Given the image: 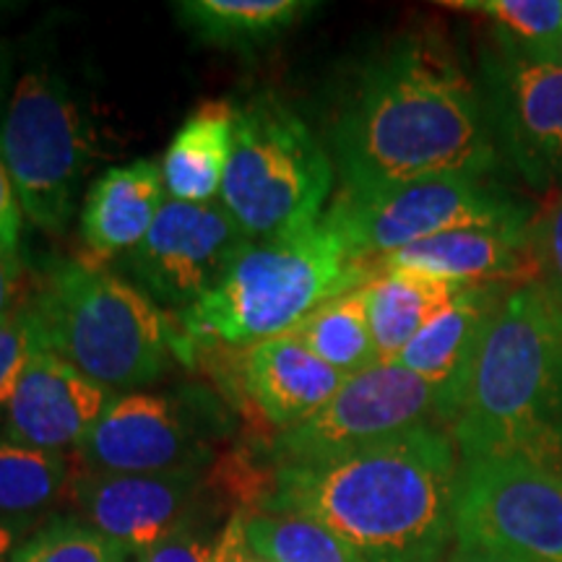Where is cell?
Instances as JSON below:
<instances>
[{
	"label": "cell",
	"mask_w": 562,
	"mask_h": 562,
	"mask_svg": "<svg viewBox=\"0 0 562 562\" xmlns=\"http://www.w3.org/2000/svg\"><path fill=\"white\" fill-rule=\"evenodd\" d=\"M344 193L435 175H487L497 161L487 104L435 40L406 37L368 63L334 123Z\"/></svg>",
	"instance_id": "obj_1"
},
{
	"label": "cell",
	"mask_w": 562,
	"mask_h": 562,
	"mask_svg": "<svg viewBox=\"0 0 562 562\" xmlns=\"http://www.w3.org/2000/svg\"><path fill=\"white\" fill-rule=\"evenodd\" d=\"M459 474L451 432L425 425L336 459L273 467L261 508L313 518L364 562H442Z\"/></svg>",
	"instance_id": "obj_2"
},
{
	"label": "cell",
	"mask_w": 562,
	"mask_h": 562,
	"mask_svg": "<svg viewBox=\"0 0 562 562\" xmlns=\"http://www.w3.org/2000/svg\"><path fill=\"white\" fill-rule=\"evenodd\" d=\"M461 461L524 459L562 472V328L542 284L505 294L451 422Z\"/></svg>",
	"instance_id": "obj_3"
},
{
	"label": "cell",
	"mask_w": 562,
	"mask_h": 562,
	"mask_svg": "<svg viewBox=\"0 0 562 562\" xmlns=\"http://www.w3.org/2000/svg\"><path fill=\"white\" fill-rule=\"evenodd\" d=\"M375 266L355 256L336 224L318 222L250 240L222 284L182 311L193 341L248 344L290 334L323 302L368 284Z\"/></svg>",
	"instance_id": "obj_4"
},
{
	"label": "cell",
	"mask_w": 562,
	"mask_h": 562,
	"mask_svg": "<svg viewBox=\"0 0 562 562\" xmlns=\"http://www.w3.org/2000/svg\"><path fill=\"white\" fill-rule=\"evenodd\" d=\"M42 347L110 391H131L165 372L172 331L136 284L100 266H53L26 302Z\"/></svg>",
	"instance_id": "obj_5"
},
{
	"label": "cell",
	"mask_w": 562,
	"mask_h": 562,
	"mask_svg": "<svg viewBox=\"0 0 562 562\" xmlns=\"http://www.w3.org/2000/svg\"><path fill=\"white\" fill-rule=\"evenodd\" d=\"M331 186V157L281 97L263 91L235 110L222 206L248 240L318 222Z\"/></svg>",
	"instance_id": "obj_6"
},
{
	"label": "cell",
	"mask_w": 562,
	"mask_h": 562,
	"mask_svg": "<svg viewBox=\"0 0 562 562\" xmlns=\"http://www.w3.org/2000/svg\"><path fill=\"white\" fill-rule=\"evenodd\" d=\"M0 157L34 227L60 235L74 220L89 131L60 76L26 70L0 123Z\"/></svg>",
	"instance_id": "obj_7"
},
{
	"label": "cell",
	"mask_w": 562,
	"mask_h": 562,
	"mask_svg": "<svg viewBox=\"0 0 562 562\" xmlns=\"http://www.w3.org/2000/svg\"><path fill=\"white\" fill-rule=\"evenodd\" d=\"M351 252L375 266L391 252L442 232L529 216L484 175H435L375 193H339L326 211Z\"/></svg>",
	"instance_id": "obj_8"
},
{
	"label": "cell",
	"mask_w": 562,
	"mask_h": 562,
	"mask_svg": "<svg viewBox=\"0 0 562 562\" xmlns=\"http://www.w3.org/2000/svg\"><path fill=\"white\" fill-rule=\"evenodd\" d=\"M456 542L524 562H562V472L524 459L461 461Z\"/></svg>",
	"instance_id": "obj_9"
},
{
	"label": "cell",
	"mask_w": 562,
	"mask_h": 562,
	"mask_svg": "<svg viewBox=\"0 0 562 562\" xmlns=\"http://www.w3.org/2000/svg\"><path fill=\"white\" fill-rule=\"evenodd\" d=\"M224 417L206 393H125L91 427L79 453L94 474L203 472Z\"/></svg>",
	"instance_id": "obj_10"
},
{
	"label": "cell",
	"mask_w": 562,
	"mask_h": 562,
	"mask_svg": "<svg viewBox=\"0 0 562 562\" xmlns=\"http://www.w3.org/2000/svg\"><path fill=\"white\" fill-rule=\"evenodd\" d=\"M435 422L440 412L432 385L402 364H372L347 378L313 417L277 432L269 456L273 467L326 461Z\"/></svg>",
	"instance_id": "obj_11"
},
{
	"label": "cell",
	"mask_w": 562,
	"mask_h": 562,
	"mask_svg": "<svg viewBox=\"0 0 562 562\" xmlns=\"http://www.w3.org/2000/svg\"><path fill=\"white\" fill-rule=\"evenodd\" d=\"M248 243L222 203L167 199L123 266L146 297L188 311L222 284Z\"/></svg>",
	"instance_id": "obj_12"
},
{
	"label": "cell",
	"mask_w": 562,
	"mask_h": 562,
	"mask_svg": "<svg viewBox=\"0 0 562 562\" xmlns=\"http://www.w3.org/2000/svg\"><path fill=\"white\" fill-rule=\"evenodd\" d=\"M501 45L484 68L492 133L533 191L562 193V63Z\"/></svg>",
	"instance_id": "obj_13"
},
{
	"label": "cell",
	"mask_w": 562,
	"mask_h": 562,
	"mask_svg": "<svg viewBox=\"0 0 562 562\" xmlns=\"http://www.w3.org/2000/svg\"><path fill=\"white\" fill-rule=\"evenodd\" d=\"M203 472L94 474L76 482L81 521L108 537L125 554L140 558L175 531L201 524Z\"/></svg>",
	"instance_id": "obj_14"
},
{
	"label": "cell",
	"mask_w": 562,
	"mask_h": 562,
	"mask_svg": "<svg viewBox=\"0 0 562 562\" xmlns=\"http://www.w3.org/2000/svg\"><path fill=\"white\" fill-rule=\"evenodd\" d=\"M112 402L110 389L42 347L13 391L0 438L37 451L66 453L74 446L81 448Z\"/></svg>",
	"instance_id": "obj_15"
},
{
	"label": "cell",
	"mask_w": 562,
	"mask_h": 562,
	"mask_svg": "<svg viewBox=\"0 0 562 562\" xmlns=\"http://www.w3.org/2000/svg\"><path fill=\"white\" fill-rule=\"evenodd\" d=\"M529 222L531 216H518L508 222L442 232L381 258L375 269H412L463 286L505 281L539 284Z\"/></svg>",
	"instance_id": "obj_16"
},
{
	"label": "cell",
	"mask_w": 562,
	"mask_h": 562,
	"mask_svg": "<svg viewBox=\"0 0 562 562\" xmlns=\"http://www.w3.org/2000/svg\"><path fill=\"white\" fill-rule=\"evenodd\" d=\"M503 284H472L406 347L396 362L438 393L442 425L451 427L487 326L503 302Z\"/></svg>",
	"instance_id": "obj_17"
},
{
	"label": "cell",
	"mask_w": 562,
	"mask_h": 562,
	"mask_svg": "<svg viewBox=\"0 0 562 562\" xmlns=\"http://www.w3.org/2000/svg\"><path fill=\"white\" fill-rule=\"evenodd\" d=\"M237 372L243 391L279 432L313 417L347 383L344 372L315 357L292 334L243 347Z\"/></svg>",
	"instance_id": "obj_18"
},
{
	"label": "cell",
	"mask_w": 562,
	"mask_h": 562,
	"mask_svg": "<svg viewBox=\"0 0 562 562\" xmlns=\"http://www.w3.org/2000/svg\"><path fill=\"white\" fill-rule=\"evenodd\" d=\"M161 167L149 159L112 167L91 182L81 211V235L97 258L125 256L149 235L165 206Z\"/></svg>",
	"instance_id": "obj_19"
},
{
	"label": "cell",
	"mask_w": 562,
	"mask_h": 562,
	"mask_svg": "<svg viewBox=\"0 0 562 562\" xmlns=\"http://www.w3.org/2000/svg\"><path fill=\"white\" fill-rule=\"evenodd\" d=\"M467 290L456 281L412 269H375L362 284L381 364L396 357Z\"/></svg>",
	"instance_id": "obj_20"
},
{
	"label": "cell",
	"mask_w": 562,
	"mask_h": 562,
	"mask_svg": "<svg viewBox=\"0 0 562 562\" xmlns=\"http://www.w3.org/2000/svg\"><path fill=\"white\" fill-rule=\"evenodd\" d=\"M235 138V108L224 100L201 102L175 133L161 159V180L170 199L182 203H214Z\"/></svg>",
	"instance_id": "obj_21"
},
{
	"label": "cell",
	"mask_w": 562,
	"mask_h": 562,
	"mask_svg": "<svg viewBox=\"0 0 562 562\" xmlns=\"http://www.w3.org/2000/svg\"><path fill=\"white\" fill-rule=\"evenodd\" d=\"M315 9L302 0H186L175 3L178 16L209 45L248 50L277 40L302 13Z\"/></svg>",
	"instance_id": "obj_22"
},
{
	"label": "cell",
	"mask_w": 562,
	"mask_h": 562,
	"mask_svg": "<svg viewBox=\"0 0 562 562\" xmlns=\"http://www.w3.org/2000/svg\"><path fill=\"white\" fill-rule=\"evenodd\" d=\"M290 334L347 378L370 370L372 364H381L362 286L323 302Z\"/></svg>",
	"instance_id": "obj_23"
},
{
	"label": "cell",
	"mask_w": 562,
	"mask_h": 562,
	"mask_svg": "<svg viewBox=\"0 0 562 562\" xmlns=\"http://www.w3.org/2000/svg\"><path fill=\"white\" fill-rule=\"evenodd\" d=\"M252 550L271 562H364L344 539L290 510H240Z\"/></svg>",
	"instance_id": "obj_24"
},
{
	"label": "cell",
	"mask_w": 562,
	"mask_h": 562,
	"mask_svg": "<svg viewBox=\"0 0 562 562\" xmlns=\"http://www.w3.org/2000/svg\"><path fill=\"white\" fill-rule=\"evenodd\" d=\"M68 484L66 453L37 451L0 438V516L40 518Z\"/></svg>",
	"instance_id": "obj_25"
},
{
	"label": "cell",
	"mask_w": 562,
	"mask_h": 562,
	"mask_svg": "<svg viewBox=\"0 0 562 562\" xmlns=\"http://www.w3.org/2000/svg\"><path fill=\"white\" fill-rule=\"evenodd\" d=\"M453 9L495 21L497 37L539 58L558 60L562 45V0H456Z\"/></svg>",
	"instance_id": "obj_26"
},
{
	"label": "cell",
	"mask_w": 562,
	"mask_h": 562,
	"mask_svg": "<svg viewBox=\"0 0 562 562\" xmlns=\"http://www.w3.org/2000/svg\"><path fill=\"white\" fill-rule=\"evenodd\" d=\"M121 547L76 518L58 516L40 526L9 562H125Z\"/></svg>",
	"instance_id": "obj_27"
},
{
	"label": "cell",
	"mask_w": 562,
	"mask_h": 562,
	"mask_svg": "<svg viewBox=\"0 0 562 562\" xmlns=\"http://www.w3.org/2000/svg\"><path fill=\"white\" fill-rule=\"evenodd\" d=\"M37 349H42V341L30 307L24 302L9 318L0 321V427H3L13 391H16L21 375H24L26 364Z\"/></svg>",
	"instance_id": "obj_28"
},
{
	"label": "cell",
	"mask_w": 562,
	"mask_h": 562,
	"mask_svg": "<svg viewBox=\"0 0 562 562\" xmlns=\"http://www.w3.org/2000/svg\"><path fill=\"white\" fill-rule=\"evenodd\" d=\"M529 235L539 284L562 297V193L547 195L542 209L531 216Z\"/></svg>",
	"instance_id": "obj_29"
},
{
	"label": "cell",
	"mask_w": 562,
	"mask_h": 562,
	"mask_svg": "<svg viewBox=\"0 0 562 562\" xmlns=\"http://www.w3.org/2000/svg\"><path fill=\"white\" fill-rule=\"evenodd\" d=\"M214 544L201 524L175 531L165 542L144 552L138 562H214Z\"/></svg>",
	"instance_id": "obj_30"
},
{
	"label": "cell",
	"mask_w": 562,
	"mask_h": 562,
	"mask_svg": "<svg viewBox=\"0 0 562 562\" xmlns=\"http://www.w3.org/2000/svg\"><path fill=\"white\" fill-rule=\"evenodd\" d=\"M21 227H24V209H21L9 167L0 157V250L16 256L21 245Z\"/></svg>",
	"instance_id": "obj_31"
},
{
	"label": "cell",
	"mask_w": 562,
	"mask_h": 562,
	"mask_svg": "<svg viewBox=\"0 0 562 562\" xmlns=\"http://www.w3.org/2000/svg\"><path fill=\"white\" fill-rule=\"evenodd\" d=\"M214 562H271L250 547L240 510L232 513V518L220 531V539L214 544Z\"/></svg>",
	"instance_id": "obj_32"
},
{
	"label": "cell",
	"mask_w": 562,
	"mask_h": 562,
	"mask_svg": "<svg viewBox=\"0 0 562 562\" xmlns=\"http://www.w3.org/2000/svg\"><path fill=\"white\" fill-rule=\"evenodd\" d=\"M37 531V518L0 516V562H9L32 533Z\"/></svg>",
	"instance_id": "obj_33"
},
{
	"label": "cell",
	"mask_w": 562,
	"mask_h": 562,
	"mask_svg": "<svg viewBox=\"0 0 562 562\" xmlns=\"http://www.w3.org/2000/svg\"><path fill=\"white\" fill-rule=\"evenodd\" d=\"M19 292V258L0 250V321L16 311Z\"/></svg>",
	"instance_id": "obj_34"
},
{
	"label": "cell",
	"mask_w": 562,
	"mask_h": 562,
	"mask_svg": "<svg viewBox=\"0 0 562 562\" xmlns=\"http://www.w3.org/2000/svg\"><path fill=\"white\" fill-rule=\"evenodd\" d=\"M448 562H524L516 558H505V554L487 552V550H472V547H456Z\"/></svg>",
	"instance_id": "obj_35"
},
{
	"label": "cell",
	"mask_w": 562,
	"mask_h": 562,
	"mask_svg": "<svg viewBox=\"0 0 562 562\" xmlns=\"http://www.w3.org/2000/svg\"><path fill=\"white\" fill-rule=\"evenodd\" d=\"M9 68H11L9 47H5L3 42H0V104H3L5 87H9Z\"/></svg>",
	"instance_id": "obj_36"
},
{
	"label": "cell",
	"mask_w": 562,
	"mask_h": 562,
	"mask_svg": "<svg viewBox=\"0 0 562 562\" xmlns=\"http://www.w3.org/2000/svg\"><path fill=\"white\" fill-rule=\"evenodd\" d=\"M544 292H547V290H544ZM547 297H550L554 321H558V326L562 328V297H558V294H552V292H547Z\"/></svg>",
	"instance_id": "obj_37"
},
{
	"label": "cell",
	"mask_w": 562,
	"mask_h": 562,
	"mask_svg": "<svg viewBox=\"0 0 562 562\" xmlns=\"http://www.w3.org/2000/svg\"><path fill=\"white\" fill-rule=\"evenodd\" d=\"M558 60L562 63V45H560V53H558Z\"/></svg>",
	"instance_id": "obj_38"
}]
</instances>
